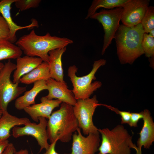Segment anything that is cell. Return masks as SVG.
<instances>
[{
    "label": "cell",
    "instance_id": "52a82bcc",
    "mask_svg": "<svg viewBox=\"0 0 154 154\" xmlns=\"http://www.w3.org/2000/svg\"><path fill=\"white\" fill-rule=\"evenodd\" d=\"M100 105L95 95L91 98L77 100L73 106L74 114L78 127L82 129L84 135L99 133L98 129L94 124L93 117L96 108Z\"/></svg>",
    "mask_w": 154,
    "mask_h": 154
},
{
    "label": "cell",
    "instance_id": "5b68a950",
    "mask_svg": "<svg viewBox=\"0 0 154 154\" xmlns=\"http://www.w3.org/2000/svg\"><path fill=\"white\" fill-rule=\"evenodd\" d=\"M106 62V61L104 59L95 61L91 72L88 74L81 77L76 75L78 68L75 65L69 67L68 75L73 85L72 91L76 100L89 98L94 91L101 86L102 84L100 81L92 82L93 80L96 79L95 75L98 69L105 65Z\"/></svg>",
    "mask_w": 154,
    "mask_h": 154
},
{
    "label": "cell",
    "instance_id": "4316f807",
    "mask_svg": "<svg viewBox=\"0 0 154 154\" xmlns=\"http://www.w3.org/2000/svg\"><path fill=\"white\" fill-rule=\"evenodd\" d=\"M102 105L112 110L119 114L121 117V123L124 124H128L130 118L131 113L129 112L121 111L119 110L105 104H102Z\"/></svg>",
    "mask_w": 154,
    "mask_h": 154
},
{
    "label": "cell",
    "instance_id": "44dd1931",
    "mask_svg": "<svg viewBox=\"0 0 154 154\" xmlns=\"http://www.w3.org/2000/svg\"><path fill=\"white\" fill-rule=\"evenodd\" d=\"M22 54V50L17 45L8 40L0 39V61L17 59Z\"/></svg>",
    "mask_w": 154,
    "mask_h": 154
},
{
    "label": "cell",
    "instance_id": "e575fe53",
    "mask_svg": "<svg viewBox=\"0 0 154 154\" xmlns=\"http://www.w3.org/2000/svg\"><path fill=\"white\" fill-rule=\"evenodd\" d=\"M4 66V64L0 62V72L3 69Z\"/></svg>",
    "mask_w": 154,
    "mask_h": 154
},
{
    "label": "cell",
    "instance_id": "277c9868",
    "mask_svg": "<svg viewBox=\"0 0 154 154\" xmlns=\"http://www.w3.org/2000/svg\"><path fill=\"white\" fill-rule=\"evenodd\" d=\"M98 130L102 141L98 154H131V149L136 145L123 126L118 125L112 129L106 128Z\"/></svg>",
    "mask_w": 154,
    "mask_h": 154
},
{
    "label": "cell",
    "instance_id": "ac0fdd59",
    "mask_svg": "<svg viewBox=\"0 0 154 154\" xmlns=\"http://www.w3.org/2000/svg\"><path fill=\"white\" fill-rule=\"evenodd\" d=\"M31 122L26 117H18L10 114L7 111H3L0 118V139H8L11 135L10 131L15 126L24 125Z\"/></svg>",
    "mask_w": 154,
    "mask_h": 154
},
{
    "label": "cell",
    "instance_id": "ffe728a7",
    "mask_svg": "<svg viewBox=\"0 0 154 154\" xmlns=\"http://www.w3.org/2000/svg\"><path fill=\"white\" fill-rule=\"evenodd\" d=\"M50 78L48 63L43 61L36 68L23 76L19 82L23 84H29L42 80L46 81Z\"/></svg>",
    "mask_w": 154,
    "mask_h": 154
},
{
    "label": "cell",
    "instance_id": "8fae6325",
    "mask_svg": "<svg viewBox=\"0 0 154 154\" xmlns=\"http://www.w3.org/2000/svg\"><path fill=\"white\" fill-rule=\"evenodd\" d=\"M72 136L70 154H95L100 145V133H90L85 137L78 127Z\"/></svg>",
    "mask_w": 154,
    "mask_h": 154
},
{
    "label": "cell",
    "instance_id": "7402d4cb",
    "mask_svg": "<svg viewBox=\"0 0 154 154\" xmlns=\"http://www.w3.org/2000/svg\"><path fill=\"white\" fill-rule=\"evenodd\" d=\"M129 0H94L89 8L85 18L87 19L96 12L100 8L112 9L115 7H122Z\"/></svg>",
    "mask_w": 154,
    "mask_h": 154
},
{
    "label": "cell",
    "instance_id": "5bb4252c",
    "mask_svg": "<svg viewBox=\"0 0 154 154\" xmlns=\"http://www.w3.org/2000/svg\"><path fill=\"white\" fill-rule=\"evenodd\" d=\"M16 0H1L0 1V13L8 24L10 30V35L9 41L13 43L17 40L16 34L18 30L24 29H30L37 27V21L33 19L31 23L24 26H19L13 21L11 14V5Z\"/></svg>",
    "mask_w": 154,
    "mask_h": 154
},
{
    "label": "cell",
    "instance_id": "cb8c5ba5",
    "mask_svg": "<svg viewBox=\"0 0 154 154\" xmlns=\"http://www.w3.org/2000/svg\"><path fill=\"white\" fill-rule=\"evenodd\" d=\"M142 48L146 57L150 58L154 56V38L145 33L142 42Z\"/></svg>",
    "mask_w": 154,
    "mask_h": 154
},
{
    "label": "cell",
    "instance_id": "e0dca14e",
    "mask_svg": "<svg viewBox=\"0 0 154 154\" xmlns=\"http://www.w3.org/2000/svg\"><path fill=\"white\" fill-rule=\"evenodd\" d=\"M66 50V47L53 50L48 52V64L50 78L62 83H66L64 80L62 57Z\"/></svg>",
    "mask_w": 154,
    "mask_h": 154
},
{
    "label": "cell",
    "instance_id": "8992f818",
    "mask_svg": "<svg viewBox=\"0 0 154 154\" xmlns=\"http://www.w3.org/2000/svg\"><path fill=\"white\" fill-rule=\"evenodd\" d=\"M16 69V64L9 60L0 72V110L3 111L7 110L9 103L26 90L25 87L19 86V83L11 80V74Z\"/></svg>",
    "mask_w": 154,
    "mask_h": 154
},
{
    "label": "cell",
    "instance_id": "83f0119b",
    "mask_svg": "<svg viewBox=\"0 0 154 154\" xmlns=\"http://www.w3.org/2000/svg\"><path fill=\"white\" fill-rule=\"evenodd\" d=\"M143 117L142 112L140 113H131L130 118L128 124L131 127H137L138 122L143 119Z\"/></svg>",
    "mask_w": 154,
    "mask_h": 154
},
{
    "label": "cell",
    "instance_id": "f546056e",
    "mask_svg": "<svg viewBox=\"0 0 154 154\" xmlns=\"http://www.w3.org/2000/svg\"><path fill=\"white\" fill-rule=\"evenodd\" d=\"M16 151V150L13 144L9 143L2 154H15Z\"/></svg>",
    "mask_w": 154,
    "mask_h": 154
},
{
    "label": "cell",
    "instance_id": "603a6c76",
    "mask_svg": "<svg viewBox=\"0 0 154 154\" xmlns=\"http://www.w3.org/2000/svg\"><path fill=\"white\" fill-rule=\"evenodd\" d=\"M145 33H149L154 29V7L150 6L148 7L141 23Z\"/></svg>",
    "mask_w": 154,
    "mask_h": 154
},
{
    "label": "cell",
    "instance_id": "7c38bea8",
    "mask_svg": "<svg viewBox=\"0 0 154 154\" xmlns=\"http://www.w3.org/2000/svg\"><path fill=\"white\" fill-rule=\"evenodd\" d=\"M48 93L46 96L49 100L57 99L62 102L72 106L76 104L72 90L68 89L66 83H64L50 78L46 81Z\"/></svg>",
    "mask_w": 154,
    "mask_h": 154
},
{
    "label": "cell",
    "instance_id": "ba28073f",
    "mask_svg": "<svg viewBox=\"0 0 154 154\" xmlns=\"http://www.w3.org/2000/svg\"><path fill=\"white\" fill-rule=\"evenodd\" d=\"M123 8L117 7L109 10L102 9L96 12L90 17L97 20L103 26L104 32V42L102 51L103 55L107 48L114 38L116 32L119 27Z\"/></svg>",
    "mask_w": 154,
    "mask_h": 154
},
{
    "label": "cell",
    "instance_id": "d6986e66",
    "mask_svg": "<svg viewBox=\"0 0 154 154\" xmlns=\"http://www.w3.org/2000/svg\"><path fill=\"white\" fill-rule=\"evenodd\" d=\"M47 89L45 80H42L35 82L31 90L26 91L23 95L16 99L14 104L15 108L18 110H21L35 104V99L38 94Z\"/></svg>",
    "mask_w": 154,
    "mask_h": 154
},
{
    "label": "cell",
    "instance_id": "9a60e30c",
    "mask_svg": "<svg viewBox=\"0 0 154 154\" xmlns=\"http://www.w3.org/2000/svg\"><path fill=\"white\" fill-rule=\"evenodd\" d=\"M143 115V125L139 133V137L136 146L140 148L143 147L149 149L154 141V123L149 111L145 109L142 112Z\"/></svg>",
    "mask_w": 154,
    "mask_h": 154
},
{
    "label": "cell",
    "instance_id": "f1b7e54d",
    "mask_svg": "<svg viewBox=\"0 0 154 154\" xmlns=\"http://www.w3.org/2000/svg\"><path fill=\"white\" fill-rule=\"evenodd\" d=\"M58 140L57 139L51 143L48 149L43 154H58L55 150L56 145Z\"/></svg>",
    "mask_w": 154,
    "mask_h": 154
},
{
    "label": "cell",
    "instance_id": "6da1fadb",
    "mask_svg": "<svg viewBox=\"0 0 154 154\" xmlns=\"http://www.w3.org/2000/svg\"><path fill=\"white\" fill-rule=\"evenodd\" d=\"M73 42L69 38L52 36L48 33L43 36L38 35L33 29L20 38L16 44L26 55L39 57L48 63L50 51L66 47Z\"/></svg>",
    "mask_w": 154,
    "mask_h": 154
},
{
    "label": "cell",
    "instance_id": "9c48e42d",
    "mask_svg": "<svg viewBox=\"0 0 154 154\" xmlns=\"http://www.w3.org/2000/svg\"><path fill=\"white\" fill-rule=\"evenodd\" d=\"M38 124L31 122L22 127L16 126L12 129L13 137L17 138L25 135H31L36 140L40 147L39 152L42 150L49 148L50 144L48 142V137L46 131L47 121L44 117L38 119Z\"/></svg>",
    "mask_w": 154,
    "mask_h": 154
},
{
    "label": "cell",
    "instance_id": "484cf974",
    "mask_svg": "<svg viewBox=\"0 0 154 154\" xmlns=\"http://www.w3.org/2000/svg\"><path fill=\"white\" fill-rule=\"evenodd\" d=\"M10 30L7 23L0 13V39L9 40Z\"/></svg>",
    "mask_w": 154,
    "mask_h": 154
},
{
    "label": "cell",
    "instance_id": "3957f363",
    "mask_svg": "<svg viewBox=\"0 0 154 154\" xmlns=\"http://www.w3.org/2000/svg\"><path fill=\"white\" fill-rule=\"evenodd\" d=\"M60 106L59 110L52 113L47 121L46 131L51 143L57 139L63 143L69 142L79 127L73 106L64 102Z\"/></svg>",
    "mask_w": 154,
    "mask_h": 154
},
{
    "label": "cell",
    "instance_id": "2e32d148",
    "mask_svg": "<svg viewBox=\"0 0 154 154\" xmlns=\"http://www.w3.org/2000/svg\"><path fill=\"white\" fill-rule=\"evenodd\" d=\"M16 69L13 75V82L19 83L21 78L36 68L43 62L40 58L26 55L16 59Z\"/></svg>",
    "mask_w": 154,
    "mask_h": 154
},
{
    "label": "cell",
    "instance_id": "1f68e13d",
    "mask_svg": "<svg viewBox=\"0 0 154 154\" xmlns=\"http://www.w3.org/2000/svg\"><path fill=\"white\" fill-rule=\"evenodd\" d=\"M15 154H33L32 153L31 154H30L28 151L27 149H21L18 151H15Z\"/></svg>",
    "mask_w": 154,
    "mask_h": 154
},
{
    "label": "cell",
    "instance_id": "4fadbf2b",
    "mask_svg": "<svg viewBox=\"0 0 154 154\" xmlns=\"http://www.w3.org/2000/svg\"><path fill=\"white\" fill-rule=\"evenodd\" d=\"M40 100V103L27 107L23 110L36 122H38L39 118L40 117L48 119L54 109L62 103L57 99L49 100L46 96L42 97Z\"/></svg>",
    "mask_w": 154,
    "mask_h": 154
},
{
    "label": "cell",
    "instance_id": "7a4b0ae2",
    "mask_svg": "<svg viewBox=\"0 0 154 154\" xmlns=\"http://www.w3.org/2000/svg\"><path fill=\"white\" fill-rule=\"evenodd\" d=\"M145 33L141 23L131 27L120 25L114 38L117 53L121 64H132L136 59L144 54L142 42Z\"/></svg>",
    "mask_w": 154,
    "mask_h": 154
},
{
    "label": "cell",
    "instance_id": "d4e9b609",
    "mask_svg": "<svg viewBox=\"0 0 154 154\" xmlns=\"http://www.w3.org/2000/svg\"><path fill=\"white\" fill-rule=\"evenodd\" d=\"M40 0H16L14 3L16 7L21 11L37 7Z\"/></svg>",
    "mask_w": 154,
    "mask_h": 154
},
{
    "label": "cell",
    "instance_id": "30bf717a",
    "mask_svg": "<svg viewBox=\"0 0 154 154\" xmlns=\"http://www.w3.org/2000/svg\"><path fill=\"white\" fill-rule=\"evenodd\" d=\"M150 1L149 0H129L122 7L121 20L123 25L131 27L140 23Z\"/></svg>",
    "mask_w": 154,
    "mask_h": 154
},
{
    "label": "cell",
    "instance_id": "4dcf8cb0",
    "mask_svg": "<svg viewBox=\"0 0 154 154\" xmlns=\"http://www.w3.org/2000/svg\"><path fill=\"white\" fill-rule=\"evenodd\" d=\"M9 143L8 139H0V154H2Z\"/></svg>",
    "mask_w": 154,
    "mask_h": 154
},
{
    "label": "cell",
    "instance_id": "d6a6232c",
    "mask_svg": "<svg viewBox=\"0 0 154 154\" xmlns=\"http://www.w3.org/2000/svg\"><path fill=\"white\" fill-rule=\"evenodd\" d=\"M133 149L135 151V154H142L141 149L137 147L136 145Z\"/></svg>",
    "mask_w": 154,
    "mask_h": 154
},
{
    "label": "cell",
    "instance_id": "836d02e7",
    "mask_svg": "<svg viewBox=\"0 0 154 154\" xmlns=\"http://www.w3.org/2000/svg\"><path fill=\"white\" fill-rule=\"evenodd\" d=\"M149 33V35L154 38V29L151 30Z\"/></svg>",
    "mask_w": 154,
    "mask_h": 154
},
{
    "label": "cell",
    "instance_id": "d590c367",
    "mask_svg": "<svg viewBox=\"0 0 154 154\" xmlns=\"http://www.w3.org/2000/svg\"><path fill=\"white\" fill-rule=\"evenodd\" d=\"M3 113V111L2 110H0V118L1 116Z\"/></svg>",
    "mask_w": 154,
    "mask_h": 154
}]
</instances>
